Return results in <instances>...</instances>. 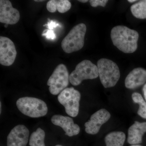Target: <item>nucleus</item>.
Instances as JSON below:
<instances>
[{
	"label": "nucleus",
	"mask_w": 146,
	"mask_h": 146,
	"mask_svg": "<svg viewBox=\"0 0 146 146\" xmlns=\"http://www.w3.org/2000/svg\"><path fill=\"white\" fill-rule=\"evenodd\" d=\"M110 36L113 44L122 52L132 53L137 50L139 34L136 31L117 26L112 29Z\"/></svg>",
	"instance_id": "obj_1"
},
{
	"label": "nucleus",
	"mask_w": 146,
	"mask_h": 146,
	"mask_svg": "<svg viewBox=\"0 0 146 146\" xmlns=\"http://www.w3.org/2000/svg\"><path fill=\"white\" fill-rule=\"evenodd\" d=\"M99 76L105 88L113 87L119 79L120 72L118 65L110 59L101 58L97 63Z\"/></svg>",
	"instance_id": "obj_2"
},
{
	"label": "nucleus",
	"mask_w": 146,
	"mask_h": 146,
	"mask_svg": "<svg viewBox=\"0 0 146 146\" xmlns=\"http://www.w3.org/2000/svg\"><path fill=\"white\" fill-rule=\"evenodd\" d=\"M16 106L21 113L31 118L44 116L48 111V107L44 102L33 97L20 98L16 102Z\"/></svg>",
	"instance_id": "obj_3"
},
{
	"label": "nucleus",
	"mask_w": 146,
	"mask_h": 146,
	"mask_svg": "<svg viewBox=\"0 0 146 146\" xmlns=\"http://www.w3.org/2000/svg\"><path fill=\"white\" fill-rule=\"evenodd\" d=\"M86 31V27L84 24H78L74 27L61 42L63 51L69 54L81 50L84 45Z\"/></svg>",
	"instance_id": "obj_4"
},
{
	"label": "nucleus",
	"mask_w": 146,
	"mask_h": 146,
	"mask_svg": "<svg viewBox=\"0 0 146 146\" xmlns=\"http://www.w3.org/2000/svg\"><path fill=\"white\" fill-rule=\"evenodd\" d=\"M99 76L97 66L90 60H84L78 63L70 75V82L73 86H78L85 80L94 79Z\"/></svg>",
	"instance_id": "obj_5"
},
{
	"label": "nucleus",
	"mask_w": 146,
	"mask_h": 146,
	"mask_svg": "<svg viewBox=\"0 0 146 146\" xmlns=\"http://www.w3.org/2000/svg\"><path fill=\"white\" fill-rule=\"evenodd\" d=\"M70 82V75L64 64H59L54 71L47 82L49 90L53 95L60 94L67 88Z\"/></svg>",
	"instance_id": "obj_6"
},
{
	"label": "nucleus",
	"mask_w": 146,
	"mask_h": 146,
	"mask_svg": "<svg viewBox=\"0 0 146 146\" xmlns=\"http://www.w3.org/2000/svg\"><path fill=\"white\" fill-rule=\"evenodd\" d=\"M80 97V93L72 87L63 90L58 96V100L65 107L66 113L75 117L78 114Z\"/></svg>",
	"instance_id": "obj_7"
},
{
	"label": "nucleus",
	"mask_w": 146,
	"mask_h": 146,
	"mask_svg": "<svg viewBox=\"0 0 146 146\" xmlns=\"http://www.w3.org/2000/svg\"><path fill=\"white\" fill-rule=\"evenodd\" d=\"M17 51L13 42L8 37L0 36V63L5 66L12 65L15 61Z\"/></svg>",
	"instance_id": "obj_8"
},
{
	"label": "nucleus",
	"mask_w": 146,
	"mask_h": 146,
	"mask_svg": "<svg viewBox=\"0 0 146 146\" xmlns=\"http://www.w3.org/2000/svg\"><path fill=\"white\" fill-rule=\"evenodd\" d=\"M110 116V113L106 109L98 110L92 115L90 119L84 124L85 131L92 135L97 134L101 126L109 120Z\"/></svg>",
	"instance_id": "obj_9"
},
{
	"label": "nucleus",
	"mask_w": 146,
	"mask_h": 146,
	"mask_svg": "<svg viewBox=\"0 0 146 146\" xmlns=\"http://www.w3.org/2000/svg\"><path fill=\"white\" fill-rule=\"evenodd\" d=\"M20 19V13L18 9L13 8L8 0L0 1V22L7 25H15Z\"/></svg>",
	"instance_id": "obj_10"
},
{
	"label": "nucleus",
	"mask_w": 146,
	"mask_h": 146,
	"mask_svg": "<svg viewBox=\"0 0 146 146\" xmlns=\"http://www.w3.org/2000/svg\"><path fill=\"white\" fill-rule=\"evenodd\" d=\"M29 136V131L25 126H16L7 136V146H27Z\"/></svg>",
	"instance_id": "obj_11"
},
{
	"label": "nucleus",
	"mask_w": 146,
	"mask_h": 146,
	"mask_svg": "<svg viewBox=\"0 0 146 146\" xmlns=\"http://www.w3.org/2000/svg\"><path fill=\"white\" fill-rule=\"evenodd\" d=\"M52 123L63 129L66 135L70 137L78 135L80 131V128L74 123L72 118L61 115H54L51 119Z\"/></svg>",
	"instance_id": "obj_12"
},
{
	"label": "nucleus",
	"mask_w": 146,
	"mask_h": 146,
	"mask_svg": "<svg viewBox=\"0 0 146 146\" xmlns=\"http://www.w3.org/2000/svg\"><path fill=\"white\" fill-rule=\"evenodd\" d=\"M146 82V70L138 68L131 71L125 80V86L127 89H134L143 85Z\"/></svg>",
	"instance_id": "obj_13"
},
{
	"label": "nucleus",
	"mask_w": 146,
	"mask_h": 146,
	"mask_svg": "<svg viewBox=\"0 0 146 146\" xmlns=\"http://www.w3.org/2000/svg\"><path fill=\"white\" fill-rule=\"evenodd\" d=\"M146 132V122L135 121L128 129L127 142L131 145H138L142 143L144 133Z\"/></svg>",
	"instance_id": "obj_14"
},
{
	"label": "nucleus",
	"mask_w": 146,
	"mask_h": 146,
	"mask_svg": "<svg viewBox=\"0 0 146 146\" xmlns=\"http://www.w3.org/2000/svg\"><path fill=\"white\" fill-rule=\"evenodd\" d=\"M72 5L68 0H50L47 3V10L50 13L58 11L59 13H65L71 8Z\"/></svg>",
	"instance_id": "obj_15"
},
{
	"label": "nucleus",
	"mask_w": 146,
	"mask_h": 146,
	"mask_svg": "<svg viewBox=\"0 0 146 146\" xmlns=\"http://www.w3.org/2000/svg\"><path fill=\"white\" fill-rule=\"evenodd\" d=\"M125 134L122 131H114L105 138L106 146H123L125 140Z\"/></svg>",
	"instance_id": "obj_16"
},
{
	"label": "nucleus",
	"mask_w": 146,
	"mask_h": 146,
	"mask_svg": "<svg viewBox=\"0 0 146 146\" xmlns=\"http://www.w3.org/2000/svg\"><path fill=\"white\" fill-rule=\"evenodd\" d=\"M45 131L41 128H38L32 133L29 145L30 146H45Z\"/></svg>",
	"instance_id": "obj_17"
},
{
	"label": "nucleus",
	"mask_w": 146,
	"mask_h": 146,
	"mask_svg": "<svg viewBox=\"0 0 146 146\" xmlns=\"http://www.w3.org/2000/svg\"><path fill=\"white\" fill-rule=\"evenodd\" d=\"M133 16L138 19H146V0L141 1L131 7Z\"/></svg>",
	"instance_id": "obj_18"
},
{
	"label": "nucleus",
	"mask_w": 146,
	"mask_h": 146,
	"mask_svg": "<svg viewBox=\"0 0 146 146\" xmlns=\"http://www.w3.org/2000/svg\"><path fill=\"white\" fill-rule=\"evenodd\" d=\"M132 98L134 102L139 104L138 115L146 119V103L142 96L138 93H134L132 95Z\"/></svg>",
	"instance_id": "obj_19"
},
{
	"label": "nucleus",
	"mask_w": 146,
	"mask_h": 146,
	"mask_svg": "<svg viewBox=\"0 0 146 146\" xmlns=\"http://www.w3.org/2000/svg\"><path fill=\"white\" fill-rule=\"evenodd\" d=\"M42 36H45L47 39L50 40H54L56 38V35L55 34L54 31L52 30L48 29H45L43 31Z\"/></svg>",
	"instance_id": "obj_20"
},
{
	"label": "nucleus",
	"mask_w": 146,
	"mask_h": 146,
	"mask_svg": "<svg viewBox=\"0 0 146 146\" xmlns=\"http://www.w3.org/2000/svg\"><path fill=\"white\" fill-rule=\"evenodd\" d=\"M108 2L107 0H91L89 1L90 4L93 7H97L98 6L104 7Z\"/></svg>",
	"instance_id": "obj_21"
},
{
	"label": "nucleus",
	"mask_w": 146,
	"mask_h": 146,
	"mask_svg": "<svg viewBox=\"0 0 146 146\" xmlns=\"http://www.w3.org/2000/svg\"><path fill=\"white\" fill-rule=\"evenodd\" d=\"M48 20L49 21V22H48L47 24L44 25L43 26L47 27L48 28V29L52 30L54 28H56V27L59 26V24L58 23L55 21H52V20H50L49 18L48 19Z\"/></svg>",
	"instance_id": "obj_22"
},
{
	"label": "nucleus",
	"mask_w": 146,
	"mask_h": 146,
	"mask_svg": "<svg viewBox=\"0 0 146 146\" xmlns=\"http://www.w3.org/2000/svg\"><path fill=\"white\" fill-rule=\"evenodd\" d=\"M143 91L144 92V96H145L146 101V84H145L143 88Z\"/></svg>",
	"instance_id": "obj_23"
},
{
	"label": "nucleus",
	"mask_w": 146,
	"mask_h": 146,
	"mask_svg": "<svg viewBox=\"0 0 146 146\" xmlns=\"http://www.w3.org/2000/svg\"><path fill=\"white\" fill-rule=\"evenodd\" d=\"M79 1L80 2L82 3H86L88 2V1L87 0H80V1Z\"/></svg>",
	"instance_id": "obj_24"
},
{
	"label": "nucleus",
	"mask_w": 146,
	"mask_h": 146,
	"mask_svg": "<svg viewBox=\"0 0 146 146\" xmlns=\"http://www.w3.org/2000/svg\"><path fill=\"white\" fill-rule=\"evenodd\" d=\"M136 0H128V1L129 2L132 3L134 2H136Z\"/></svg>",
	"instance_id": "obj_25"
},
{
	"label": "nucleus",
	"mask_w": 146,
	"mask_h": 146,
	"mask_svg": "<svg viewBox=\"0 0 146 146\" xmlns=\"http://www.w3.org/2000/svg\"><path fill=\"white\" fill-rule=\"evenodd\" d=\"M44 1H43V0H42H42H40V1H38V0H35L34 1L36 2H43Z\"/></svg>",
	"instance_id": "obj_26"
},
{
	"label": "nucleus",
	"mask_w": 146,
	"mask_h": 146,
	"mask_svg": "<svg viewBox=\"0 0 146 146\" xmlns=\"http://www.w3.org/2000/svg\"><path fill=\"white\" fill-rule=\"evenodd\" d=\"M1 103H0V110H1V111H0V113H1Z\"/></svg>",
	"instance_id": "obj_27"
},
{
	"label": "nucleus",
	"mask_w": 146,
	"mask_h": 146,
	"mask_svg": "<svg viewBox=\"0 0 146 146\" xmlns=\"http://www.w3.org/2000/svg\"><path fill=\"white\" fill-rule=\"evenodd\" d=\"M131 146H142L140 145H131Z\"/></svg>",
	"instance_id": "obj_28"
},
{
	"label": "nucleus",
	"mask_w": 146,
	"mask_h": 146,
	"mask_svg": "<svg viewBox=\"0 0 146 146\" xmlns=\"http://www.w3.org/2000/svg\"><path fill=\"white\" fill-rule=\"evenodd\" d=\"M8 25H7V24H5V25L4 27H5V28L7 27V26H8Z\"/></svg>",
	"instance_id": "obj_29"
},
{
	"label": "nucleus",
	"mask_w": 146,
	"mask_h": 146,
	"mask_svg": "<svg viewBox=\"0 0 146 146\" xmlns=\"http://www.w3.org/2000/svg\"><path fill=\"white\" fill-rule=\"evenodd\" d=\"M55 146H63L61 145H56Z\"/></svg>",
	"instance_id": "obj_30"
}]
</instances>
